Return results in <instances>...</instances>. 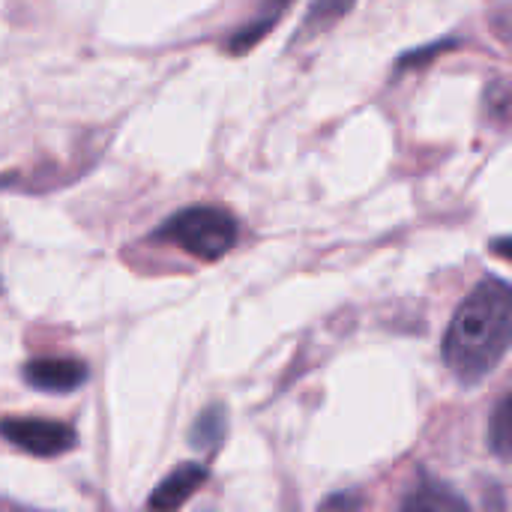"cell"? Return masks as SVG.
Returning <instances> with one entry per match:
<instances>
[{
  "label": "cell",
  "instance_id": "6da1fadb",
  "mask_svg": "<svg viewBox=\"0 0 512 512\" xmlns=\"http://www.w3.org/2000/svg\"><path fill=\"white\" fill-rule=\"evenodd\" d=\"M512 345V285L486 276L456 309L447 336L444 360L456 381L480 384L489 378Z\"/></svg>",
  "mask_w": 512,
  "mask_h": 512
},
{
  "label": "cell",
  "instance_id": "7a4b0ae2",
  "mask_svg": "<svg viewBox=\"0 0 512 512\" xmlns=\"http://www.w3.org/2000/svg\"><path fill=\"white\" fill-rule=\"evenodd\" d=\"M153 237L180 246L198 261H219L237 243V219L219 207H186L162 222Z\"/></svg>",
  "mask_w": 512,
  "mask_h": 512
},
{
  "label": "cell",
  "instance_id": "3957f363",
  "mask_svg": "<svg viewBox=\"0 0 512 512\" xmlns=\"http://www.w3.org/2000/svg\"><path fill=\"white\" fill-rule=\"evenodd\" d=\"M0 435L30 453V456H39V459H54V456H63L75 447V432L72 426L66 423H57V420H30V417H12V420H3L0 423Z\"/></svg>",
  "mask_w": 512,
  "mask_h": 512
},
{
  "label": "cell",
  "instance_id": "277c9868",
  "mask_svg": "<svg viewBox=\"0 0 512 512\" xmlns=\"http://www.w3.org/2000/svg\"><path fill=\"white\" fill-rule=\"evenodd\" d=\"M87 378H90L87 366L69 357H45V360H30L24 366V381L45 393H72L84 387Z\"/></svg>",
  "mask_w": 512,
  "mask_h": 512
},
{
  "label": "cell",
  "instance_id": "5b68a950",
  "mask_svg": "<svg viewBox=\"0 0 512 512\" xmlns=\"http://www.w3.org/2000/svg\"><path fill=\"white\" fill-rule=\"evenodd\" d=\"M207 480V468L204 465H180L171 477H165L156 492L150 495L147 507L150 510H177L183 507Z\"/></svg>",
  "mask_w": 512,
  "mask_h": 512
},
{
  "label": "cell",
  "instance_id": "8992f818",
  "mask_svg": "<svg viewBox=\"0 0 512 512\" xmlns=\"http://www.w3.org/2000/svg\"><path fill=\"white\" fill-rule=\"evenodd\" d=\"M294 0H264L261 3V12H258V18L255 21H249L246 27H240L234 36H231V42H228V51L231 54H243V51H249V48H255L276 24H279V18L288 12V6H291Z\"/></svg>",
  "mask_w": 512,
  "mask_h": 512
},
{
  "label": "cell",
  "instance_id": "52a82bcc",
  "mask_svg": "<svg viewBox=\"0 0 512 512\" xmlns=\"http://www.w3.org/2000/svg\"><path fill=\"white\" fill-rule=\"evenodd\" d=\"M402 510H417V512H447V510H468V501L459 498L453 489L447 486H435V483H426L420 489H414L405 501H402Z\"/></svg>",
  "mask_w": 512,
  "mask_h": 512
},
{
  "label": "cell",
  "instance_id": "ba28073f",
  "mask_svg": "<svg viewBox=\"0 0 512 512\" xmlns=\"http://www.w3.org/2000/svg\"><path fill=\"white\" fill-rule=\"evenodd\" d=\"M489 447L495 456L512 462V390L498 402L489 423Z\"/></svg>",
  "mask_w": 512,
  "mask_h": 512
},
{
  "label": "cell",
  "instance_id": "9c48e42d",
  "mask_svg": "<svg viewBox=\"0 0 512 512\" xmlns=\"http://www.w3.org/2000/svg\"><path fill=\"white\" fill-rule=\"evenodd\" d=\"M222 429H225L222 411H219V408H216V411H207V414L195 423V429H192V444H195V447H213V444L222 438Z\"/></svg>",
  "mask_w": 512,
  "mask_h": 512
},
{
  "label": "cell",
  "instance_id": "30bf717a",
  "mask_svg": "<svg viewBox=\"0 0 512 512\" xmlns=\"http://www.w3.org/2000/svg\"><path fill=\"white\" fill-rule=\"evenodd\" d=\"M354 6V0H312V9H309V27L315 24H330L342 15H348Z\"/></svg>",
  "mask_w": 512,
  "mask_h": 512
},
{
  "label": "cell",
  "instance_id": "8fae6325",
  "mask_svg": "<svg viewBox=\"0 0 512 512\" xmlns=\"http://www.w3.org/2000/svg\"><path fill=\"white\" fill-rule=\"evenodd\" d=\"M498 258H504V261H510L512 264V237H501V240H492V246H489Z\"/></svg>",
  "mask_w": 512,
  "mask_h": 512
},
{
  "label": "cell",
  "instance_id": "7c38bea8",
  "mask_svg": "<svg viewBox=\"0 0 512 512\" xmlns=\"http://www.w3.org/2000/svg\"><path fill=\"white\" fill-rule=\"evenodd\" d=\"M324 507H357V501H351V498H330V501H324Z\"/></svg>",
  "mask_w": 512,
  "mask_h": 512
}]
</instances>
